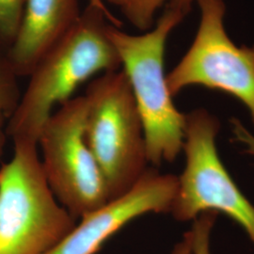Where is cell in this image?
I'll return each mask as SVG.
<instances>
[{"instance_id": "9c48e42d", "label": "cell", "mask_w": 254, "mask_h": 254, "mask_svg": "<svg viewBox=\"0 0 254 254\" xmlns=\"http://www.w3.org/2000/svg\"><path fill=\"white\" fill-rule=\"evenodd\" d=\"M79 0H25L20 27L8 50L17 76H28L38 62L76 24Z\"/></svg>"}, {"instance_id": "277c9868", "label": "cell", "mask_w": 254, "mask_h": 254, "mask_svg": "<svg viewBox=\"0 0 254 254\" xmlns=\"http://www.w3.org/2000/svg\"><path fill=\"white\" fill-rule=\"evenodd\" d=\"M38 144L14 142L0 167V254H46L67 236L75 219L50 190Z\"/></svg>"}, {"instance_id": "8992f818", "label": "cell", "mask_w": 254, "mask_h": 254, "mask_svg": "<svg viewBox=\"0 0 254 254\" xmlns=\"http://www.w3.org/2000/svg\"><path fill=\"white\" fill-rule=\"evenodd\" d=\"M86 111L84 95L65 102L48 119L38 140L47 184L74 219L109 201L100 167L85 140Z\"/></svg>"}, {"instance_id": "9a60e30c", "label": "cell", "mask_w": 254, "mask_h": 254, "mask_svg": "<svg viewBox=\"0 0 254 254\" xmlns=\"http://www.w3.org/2000/svg\"><path fill=\"white\" fill-rule=\"evenodd\" d=\"M194 2H196V0H170L166 7L173 9L185 18L190 13Z\"/></svg>"}, {"instance_id": "5bb4252c", "label": "cell", "mask_w": 254, "mask_h": 254, "mask_svg": "<svg viewBox=\"0 0 254 254\" xmlns=\"http://www.w3.org/2000/svg\"><path fill=\"white\" fill-rule=\"evenodd\" d=\"M232 129L236 139L246 147V151L249 154L254 155V136L244 127V125L234 119L232 121Z\"/></svg>"}, {"instance_id": "ba28073f", "label": "cell", "mask_w": 254, "mask_h": 254, "mask_svg": "<svg viewBox=\"0 0 254 254\" xmlns=\"http://www.w3.org/2000/svg\"><path fill=\"white\" fill-rule=\"evenodd\" d=\"M178 179L147 169L125 195L80 218L78 225L46 254H95L109 238L135 218L149 213H170Z\"/></svg>"}, {"instance_id": "52a82bcc", "label": "cell", "mask_w": 254, "mask_h": 254, "mask_svg": "<svg viewBox=\"0 0 254 254\" xmlns=\"http://www.w3.org/2000/svg\"><path fill=\"white\" fill-rule=\"evenodd\" d=\"M200 22L195 38L180 62L167 74L175 96L186 88L201 86L240 101L254 124V44L237 46L225 28L224 0H196Z\"/></svg>"}, {"instance_id": "3957f363", "label": "cell", "mask_w": 254, "mask_h": 254, "mask_svg": "<svg viewBox=\"0 0 254 254\" xmlns=\"http://www.w3.org/2000/svg\"><path fill=\"white\" fill-rule=\"evenodd\" d=\"M84 136L106 182L109 200L130 190L147 171L142 122L123 70L88 85Z\"/></svg>"}, {"instance_id": "4fadbf2b", "label": "cell", "mask_w": 254, "mask_h": 254, "mask_svg": "<svg viewBox=\"0 0 254 254\" xmlns=\"http://www.w3.org/2000/svg\"><path fill=\"white\" fill-rule=\"evenodd\" d=\"M25 0H0V48L12 45L18 32Z\"/></svg>"}, {"instance_id": "6da1fadb", "label": "cell", "mask_w": 254, "mask_h": 254, "mask_svg": "<svg viewBox=\"0 0 254 254\" xmlns=\"http://www.w3.org/2000/svg\"><path fill=\"white\" fill-rule=\"evenodd\" d=\"M109 18L105 6L89 2L76 24L38 62L6 127L13 142L38 144L56 105L70 100L77 87L92 76L120 69L109 36Z\"/></svg>"}, {"instance_id": "8fae6325", "label": "cell", "mask_w": 254, "mask_h": 254, "mask_svg": "<svg viewBox=\"0 0 254 254\" xmlns=\"http://www.w3.org/2000/svg\"><path fill=\"white\" fill-rule=\"evenodd\" d=\"M104 0H89L90 3L104 6ZM116 7L130 25L147 31L154 27L157 13L170 0H106Z\"/></svg>"}, {"instance_id": "30bf717a", "label": "cell", "mask_w": 254, "mask_h": 254, "mask_svg": "<svg viewBox=\"0 0 254 254\" xmlns=\"http://www.w3.org/2000/svg\"><path fill=\"white\" fill-rule=\"evenodd\" d=\"M17 77L7 54H0V161L6 143V127L21 98Z\"/></svg>"}, {"instance_id": "5b68a950", "label": "cell", "mask_w": 254, "mask_h": 254, "mask_svg": "<svg viewBox=\"0 0 254 254\" xmlns=\"http://www.w3.org/2000/svg\"><path fill=\"white\" fill-rule=\"evenodd\" d=\"M218 119L207 110L186 114L183 150L186 166L178 179L171 212L189 221L207 212L222 213L243 228L254 244V205L246 198L222 163L217 136Z\"/></svg>"}, {"instance_id": "7a4b0ae2", "label": "cell", "mask_w": 254, "mask_h": 254, "mask_svg": "<svg viewBox=\"0 0 254 254\" xmlns=\"http://www.w3.org/2000/svg\"><path fill=\"white\" fill-rule=\"evenodd\" d=\"M183 17L165 7L154 27L130 34L110 24L109 36L127 74L142 122L149 163L173 162L183 150L186 114L175 107L165 73L167 41Z\"/></svg>"}, {"instance_id": "7c38bea8", "label": "cell", "mask_w": 254, "mask_h": 254, "mask_svg": "<svg viewBox=\"0 0 254 254\" xmlns=\"http://www.w3.org/2000/svg\"><path fill=\"white\" fill-rule=\"evenodd\" d=\"M218 214L207 212L194 219L190 232L186 234L184 240L177 244L173 254H212L210 236Z\"/></svg>"}]
</instances>
